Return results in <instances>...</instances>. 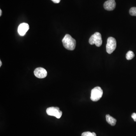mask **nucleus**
I'll return each instance as SVG.
<instances>
[{
  "label": "nucleus",
  "instance_id": "f257e3e1",
  "mask_svg": "<svg viewBox=\"0 0 136 136\" xmlns=\"http://www.w3.org/2000/svg\"><path fill=\"white\" fill-rule=\"evenodd\" d=\"M63 46L69 50H73L75 48L76 41L68 34H66L62 40Z\"/></svg>",
  "mask_w": 136,
  "mask_h": 136
},
{
  "label": "nucleus",
  "instance_id": "f03ea898",
  "mask_svg": "<svg viewBox=\"0 0 136 136\" xmlns=\"http://www.w3.org/2000/svg\"><path fill=\"white\" fill-rule=\"evenodd\" d=\"M89 43L91 45L95 44L97 47H100L103 43L101 34L99 32L95 33L90 38Z\"/></svg>",
  "mask_w": 136,
  "mask_h": 136
},
{
  "label": "nucleus",
  "instance_id": "7ed1b4c3",
  "mask_svg": "<svg viewBox=\"0 0 136 136\" xmlns=\"http://www.w3.org/2000/svg\"><path fill=\"white\" fill-rule=\"evenodd\" d=\"M103 91L100 87H96L91 91V99L93 101H97L102 97Z\"/></svg>",
  "mask_w": 136,
  "mask_h": 136
},
{
  "label": "nucleus",
  "instance_id": "20e7f679",
  "mask_svg": "<svg viewBox=\"0 0 136 136\" xmlns=\"http://www.w3.org/2000/svg\"><path fill=\"white\" fill-rule=\"evenodd\" d=\"M117 47V41L115 38L112 37H109L107 40L106 48L107 53L109 54L113 52Z\"/></svg>",
  "mask_w": 136,
  "mask_h": 136
},
{
  "label": "nucleus",
  "instance_id": "39448f33",
  "mask_svg": "<svg viewBox=\"0 0 136 136\" xmlns=\"http://www.w3.org/2000/svg\"><path fill=\"white\" fill-rule=\"evenodd\" d=\"M46 112L48 115L54 116L57 118L59 119L62 115V112L58 107H50L47 109Z\"/></svg>",
  "mask_w": 136,
  "mask_h": 136
},
{
  "label": "nucleus",
  "instance_id": "423d86ee",
  "mask_svg": "<svg viewBox=\"0 0 136 136\" xmlns=\"http://www.w3.org/2000/svg\"><path fill=\"white\" fill-rule=\"evenodd\" d=\"M34 75L39 78H44L47 77V72L45 69L42 67H38L35 70Z\"/></svg>",
  "mask_w": 136,
  "mask_h": 136
},
{
  "label": "nucleus",
  "instance_id": "0eeeda50",
  "mask_svg": "<svg viewBox=\"0 0 136 136\" xmlns=\"http://www.w3.org/2000/svg\"><path fill=\"white\" fill-rule=\"evenodd\" d=\"M116 4L115 0H108L104 4V7L108 11H112L115 9Z\"/></svg>",
  "mask_w": 136,
  "mask_h": 136
},
{
  "label": "nucleus",
  "instance_id": "6e6552de",
  "mask_svg": "<svg viewBox=\"0 0 136 136\" xmlns=\"http://www.w3.org/2000/svg\"><path fill=\"white\" fill-rule=\"evenodd\" d=\"M29 29V26L28 23H21L18 28V32L20 35L23 36Z\"/></svg>",
  "mask_w": 136,
  "mask_h": 136
},
{
  "label": "nucleus",
  "instance_id": "1a4fd4ad",
  "mask_svg": "<svg viewBox=\"0 0 136 136\" xmlns=\"http://www.w3.org/2000/svg\"><path fill=\"white\" fill-rule=\"evenodd\" d=\"M106 119L107 122L112 126H115L117 122V120L109 115H106Z\"/></svg>",
  "mask_w": 136,
  "mask_h": 136
},
{
  "label": "nucleus",
  "instance_id": "9d476101",
  "mask_svg": "<svg viewBox=\"0 0 136 136\" xmlns=\"http://www.w3.org/2000/svg\"><path fill=\"white\" fill-rule=\"evenodd\" d=\"M135 56V54L133 52L131 51H129L126 55V58L128 60L132 59Z\"/></svg>",
  "mask_w": 136,
  "mask_h": 136
},
{
  "label": "nucleus",
  "instance_id": "9b49d317",
  "mask_svg": "<svg viewBox=\"0 0 136 136\" xmlns=\"http://www.w3.org/2000/svg\"><path fill=\"white\" fill-rule=\"evenodd\" d=\"M81 136H96V135L95 132L91 133L90 131H86L82 133Z\"/></svg>",
  "mask_w": 136,
  "mask_h": 136
},
{
  "label": "nucleus",
  "instance_id": "f8f14e48",
  "mask_svg": "<svg viewBox=\"0 0 136 136\" xmlns=\"http://www.w3.org/2000/svg\"><path fill=\"white\" fill-rule=\"evenodd\" d=\"M129 13L131 16H136V7H133L131 8L130 9Z\"/></svg>",
  "mask_w": 136,
  "mask_h": 136
},
{
  "label": "nucleus",
  "instance_id": "ddd939ff",
  "mask_svg": "<svg viewBox=\"0 0 136 136\" xmlns=\"http://www.w3.org/2000/svg\"><path fill=\"white\" fill-rule=\"evenodd\" d=\"M131 118L133 119L136 122V113H133L131 115Z\"/></svg>",
  "mask_w": 136,
  "mask_h": 136
},
{
  "label": "nucleus",
  "instance_id": "4468645a",
  "mask_svg": "<svg viewBox=\"0 0 136 136\" xmlns=\"http://www.w3.org/2000/svg\"><path fill=\"white\" fill-rule=\"evenodd\" d=\"M51 1H53V2L55 4H58V3H59L61 1V0H51Z\"/></svg>",
  "mask_w": 136,
  "mask_h": 136
},
{
  "label": "nucleus",
  "instance_id": "2eb2a0df",
  "mask_svg": "<svg viewBox=\"0 0 136 136\" xmlns=\"http://www.w3.org/2000/svg\"><path fill=\"white\" fill-rule=\"evenodd\" d=\"M2 11L1 10V9H0V16H2Z\"/></svg>",
  "mask_w": 136,
  "mask_h": 136
},
{
  "label": "nucleus",
  "instance_id": "dca6fc26",
  "mask_svg": "<svg viewBox=\"0 0 136 136\" xmlns=\"http://www.w3.org/2000/svg\"><path fill=\"white\" fill-rule=\"evenodd\" d=\"M2 65V62H1V61H0V67L1 66V65Z\"/></svg>",
  "mask_w": 136,
  "mask_h": 136
}]
</instances>
